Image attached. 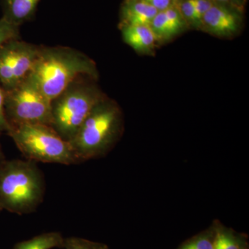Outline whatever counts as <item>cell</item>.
Listing matches in <instances>:
<instances>
[{"label":"cell","mask_w":249,"mask_h":249,"mask_svg":"<svg viewBox=\"0 0 249 249\" xmlns=\"http://www.w3.org/2000/svg\"><path fill=\"white\" fill-rule=\"evenodd\" d=\"M40 0H1L2 18L20 27L34 17Z\"/></svg>","instance_id":"11"},{"label":"cell","mask_w":249,"mask_h":249,"mask_svg":"<svg viewBox=\"0 0 249 249\" xmlns=\"http://www.w3.org/2000/svg\"><path fill=\"white\" fill-rule=\"evenodd\" d=\"M123 124L119 106L107 96L103 98L70 142L81 162L107 155L120 138Z\"/></svg>","instance_id":"3"},{"label":"cell","mask_w":249,"mask_h":249,"mask_svg":"<svg viewBox=\"0 0 249 249\" xmlns=\"http://www.w3.org/2000/svg\"><path fill=\"white\" fill-rule=\"evenodd\" d=\"M1 210H0V212H1Z\"/></svg>","instance_id":"25"},{"label":"cell","mask_w":249,"mask_h":249,"mask_svg":"<svg viewBox=\"0 0 249 249\" xmlns=\"http://www.w3.org/2000/svg\"><path fill=\"white\" fill-rule=\"evenodd\" d=\"M186 21L174 1L170 7L159 11L149 26L157 40H163L170 38L181 32L186 27Z\"/></svg>","instance_id":"9"},{"label":"cell","mask_w":249,"mask_h":249,"mask_svg":"<svg viewBox=\"0 0 249 249\" xmlns=\"http://www.w3.org/2000/svg\"><path fill=\"white\" fill-rule=\"evenodd\" d=\"M6 134L27 160L63 165L81 163L71 143L48 124L15 126L10 127Z\"/></svg>","instance_id":"5"},{"label":"cell","mask_w":249,"mask_h":249,"mask_svg":"<svg viewBox=\"0 0 249 249\" xmlns=\"http://www.w3.org/2000/svg\"><path fill=\"white\" fill-rule=\"evenodd\" d=\"M213 1L215 4L224 5V6H229V7L233 8V9H236L232 0H213Z\"/></svg>","instance_id":"22"},{"label":"cell","mask_w":249,"mask_h":249,"mask_svg":"<svg viewBox=\"0 0 249 249\" xmlns=\"http://www.w3.org/2000/svg\"><path fill=\"white\" fill-rule=\"evenodd\" d=\"M96 80L89 76L80 77L51 102V127L64 140H73L93 108L106 97Z\"/></svg>","instance_id":"4"},{"label":"cell","mask_w":249,"mask_h":249,"mask_svg":"<svg viewBox=\"0 0 249 249\" xmlns=\"http://www.w3.org/2000/svg\"><path fill=\"white\" fill-rule=\"evenodd\" d=\"M177 6L186 22L191 23L193 25L199 26L196 17L193 0H182Z\"/></svg>","instance_id":"17"},{"label":"cell","mask_w":249,"mask_h":249,"mask_svg":"<svg viewBox=\"0 0 249 249\" xmlns=\"http://www.w3.org/2000/svg\"><path fill=\"white\" fill-rule=\"evenodd\" d=\"M159 12L142 0H125L121 11V26L150 25Z\"/></svg>","instance_id":"10"},{"label":"cell","mask_w":249,"mask_h":249,"mask_svg":"<svg viewBox=\"0 0 249 249\" xmlns=\"http://www.w3.org/2000/svg\"><path fill=\"white\" fill-rule=\"evenodd\" d=\"M4 89L0 83V135L3 133L7 134L9 129V124L5 118L4 111Z\"/></svg>","instance_id":"20"},{"label":"cell","mask_w":249,"mask_h":249,"mask_svg":"<svg viewBox=\"0 0 249 249\" xmlns=\"http://www.w3.org/2000/svg\"><path fill=\"white\" fill-rule=\"evenodd\" d=\"M98 78L96 63L80 51L68 47L42 45L30 76L52 102L77 78Z\"/></svg>","instance_id":"1"},{"label":"cell","mask_w":249,"mask_h":249,"mask_svg":"<svg viewBox=\"0 0 249 249\" xmlns=\"http://www.w3.org/2000/svg\"><path fill=\"white\" fill-rule=\"evenodd\" d=\"M19 27L8 22L2 17L0 19V49L4 44L14 39L20 38Z\"/></svg>","instance_id":"15"},{"label":"cell","mask_w":249,"mask_h":249,"mask_svg":"<svg viewBox=\"0 0 249 249\" xmlns=\"http://www.w3.org/2000/svg\"><path fill=\"white\" fill-rule=\"evenodd\" d=\"M123 39L136 52L147 53L155 46V34L149 25L124 26L121 27Z\"/></svg>","instance_id":"12"},{"label":"cell","mask_w":249,"mask_h":249,"mask_svg":"<svg viewBox=\"0 0 249 249\" xmlns=\"http://www.w3.org/2000/svg\"><path fill=\"white\" fill-rule=\"evenodd\" d=\"M232 1L235 9L240 12L241 10L243 9L244 6H245L246 0H232Z\"/></svg>","instance_id":"23"},{"label":"cell","mask_w":249,"mask_h":249,"mask_svg":"<svg viewBox=\"0 0 249 249\" xmlns=\"http://www.w3.org/2000/svg\"><path fill=\"white\" fill-rule=\"evenodd\" d=\"M5 160L4 153H3L2 149H1V144H0V163Z\"/></svg>","instance_id":"24"},{"label":"cell","mask_w":249,"mask_h":249,"mask_svg":"<svg viewBox=\"0 0 249 249\" xmlns=\"http://www.w3.org/2000/svg\"><path fill=\"white\" fill-rule=\"evenodd\" d=\"M65 237L60 232H49L40 234L29 240L18 242L14 249H52L64 248Z\"/></svg>","instance_id":"13"},{"label":"cell","mask_w":249,"mask_h":249,"mask_svg":"<svg viewBox=\"0 0 249 249\" xmlns=\"http://www.w3.org/2000/svg\"><path fill=\"white\" fill-rule=\"evenodd\" d=\"M193 1H194L196 19L199 26H201V18L213 5L214 2L213 0H193Z\"/></svg>","instance_id":"19"},{"label":"cell","mask_w":249,"mask_h":249,"mask_svg":"<svg viewBox=\"0 0 249 249\" xmlns=\"http://www.w3.org/2000/svg\"><path fill=\"white\" fill-rule=\"evenodd\" d=\"M239 12L233 8L214 3L201 18V26L213 35H233L240 27Z\"/></svg>","instance_id":"8"},{"label":"cell","mask_w":249,"mask_h":249,"mask_svg":"<svg viewBox=\"0 0 249 249\" xmlns=\"http://www.w3.org/2000/svg\"><path fill=\"white\" fill-rule=\"evenodd\" d=\"M213 249H243V247L232 232L223 228H217L213 238Z\"/></svg>","instance_id":"14"},{"label":"cell","mask_w":249,"mask_h":249,"mask_svg":"<svg viewBox=\"0 0 249 249\" xmlns=\"http://www.w3.org/2000/svg\"><path fill=\"white\" fill-rule=\"evenodd\" d=\"M4 111L9 129L21 124H52L51 101L30 75L4 90Z\"/></svg>","instance_id":"6"},{"label":"cell","mask_w":249,"mask_h":249,"mask_svg":"<svg viewBox=\"0 0 249 249\" xmlns=\"http://www.w3.org/2000/svg\"><path fill=\"white\" fill-rule=\"evenodd\" d=\"M142 1L148 3L159 11H160L170 7L173 4L175 0H142Z\"/></svg>","instance_id":"21"},{"label":"cell","mask_w":249,"mask_h":249,"mask_svg":"<svg viewBox=\"0 0 249 249\" xmlns=\"http://www.w3.org/2000/svg\"><path fill=\"white\" fill-rule=\"evenodd\" d=\"M45 181L36 162L6 160L0 163V210L18 214L35 211L44 199Z\"/></svg>","instance_id":"2"},{"label":"cell","mask_w":249,"mask_h":249,"mask_svg":"<svg viewBox=\"0 0 249 249\" xmlns=\"http://www.w3.org/2000/svg\"><path fill=\"white\" fill-rule=\"evenodd\" d=\"M42 45L20 38L10 40L0 49V83L11 89L31 74Z\"/></svg>","instance_id":"7"},{"label":"cell","mask_w":249,"mask_h":249,"mask_svg":"<svg viewBox=\"0 0 249 249\" xmlns=\"http://www.w3.org/2000/svg\"><path fill=\"white\" fill-rule=\"evenodd\" d=\"M65 249H108L107 246L97 242L81 238L70 237L65 238L64 248Z\"/></svg>","instance_id":"16"},{"label":"cell","mask_w":249,"mask_h":249,"mask_svg":"<svg viewBox=\"0 0 249 249\" xmlns=\"http://www.w3.org/2000/svg\"><path fill=\"white\" fill-rule=\"evenodd\" d=\"M180 249H213V239L201 235L185 244Z\"/></svg>","instance_id":"18"}]
</instances>
